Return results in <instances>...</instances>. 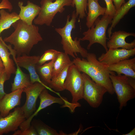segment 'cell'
I'll return each mask as SVG.
<instances>
[{
  "label": "cell",
  "mask_w": 135,
  "mask_h": 135,
  "mask_svg": "<svg viewBox=\"0 0 135 135\" xmlns=\"http://www.w3.org/2000/svg\"><path fill=\"white\" fill-rule=\"evenodd\" d=\"M14 31L3 40L14 46L17 56L24 54L29 55L34 46L42 41L43 38L39 32L38 26L27 24L20 19L12 25Z\"/></svg>",
  "instance_id": "6da1fadb"
},
{
  "label": "cell",
  "mask_w": 135,
  "mask_h": 135,
  "mask_svg": "<svg viewBox=\"0 0 135 135\" xmlns=\"http://www.w3.org/2000/svg\"><path fill=\"white\" fill-rule=\"evenodd\" d=\"M81 59L78 57L72 61L81 72L89 76L96 83L105 87L107 92L111 95L114 93L110 74L112 71L108 66L100 62L94 53H88L86 58Z\"/></svg>",
  "instance_id": "7a4b0ae2"
},
{
  "label": "cell",
  "mask_w": 135,
  "mask_h": 135,
  "mask_svg": "<svg viewBox=\"0 0 135 135\" xmlns=\"http://www.w3.org/2000/svg\"><path fill=\"white\" fill-rule=\"evenodd\" d=\"M71 16L70 20V15H68L65 26L62 28H56L55 30L61 37V43L64 52L74 58L77 56V53H79L83 58H86L88 52L80 45V38L78 39L76 37L73 40L71 36L72 30L76 28L77 18L75 10L73 11Z\"/></svg>",
  "instance_id": "3957f363"
},
{
  "label": "cell",
  "mask_w": 135,
  "mask_h": 135,
  "mask_svg": "<svg viewBox=\"0 0 135 135\" xmlns=\"http://www.w3.org/2000/svg\"><path fill=\"white\" fill-rule=\"evenodd\" d=\"M110 77L121 110L126 106L128 101L135 97V78L124 75H116L112 71L110 74Z\"/></svg>",
  "instance_id": "277c9868"
},
{
  "label": "cell",
  "mask_w": 135,
  "mask_h": 135,
  "mask_svg": "<svg viewBox=\"0 0 135 135\" xmlns=\"http://www.w3.org/2000/svg\"><path fill=\"white\" fill-rule=\"evenodd\" d=\"M41 0L40 13L33 21L35 24L50 26L56 14L64 11V6H75L74 0Z\"/></svg>",
  "instance_id": "5b68a950"
},
{
  "label": "cell",
  "mask_w": 135,
  "mask_h": 135,
  "mask_svg": "<svg viewBox=\"0 0 135 135\" xmlns=\"http://www.w3.org/2000/svg\"><path fill=\"white\" fill-rule=\"evenodd\" d=\"M112 18V17L105 14L101 19L98 17L92 26L83 33L84 36L82 38H80V41L89 42L87 47L88 50L90 49L93 44L98 43L103 47L106 52L108 50L106 40L109 39L106 37V32Z\"/></svg>",
  "instance_id": "8992f818"
},
{
  "label": "cell",
  "mask_w": 135,
  "mask_h": 135,
  "mask_svg": "<svg viewBox=\"0 0 135 135\" xmlns=\"http://www.w3.org/2000/svg\"><path fill=\"white\" fill-rule=\"evenodd\" d=\"M82 75L84 84L82 98L92 107L97 108L102 104L104 94L107 92L104 86L93 81L86 74Z\"/></svg>",
  "instance_id": "52a82bcc"
},
{
  "label": "cell",
  "mask_w": 135,
  "mask_h": 135,
  "mask_svg": "<svg viewBox=\"0 0 135 135\" xmlns=\"http://www.w3.org/2000/svg\"><path fill=\"white\" fill-rule=\"evenodd\" d=\"M81 72L74 64L71 65L69 67L64 83L65 90L70 92L72 95V103H77L83 98L84 82Z\"/></svg>",
  "instance_id": "ba28073f"
},
{
  "label": "cell",
  "mask_w": 135,
  "mask_h": 135,
  "mask_svg": "<svg viewBox=\"0 0 135 135\" xmlns=\"http://www.w3.org/2000/svg\"><path fill=\"white\" fill-rule=\"evenodd\" d=\"M46 87L40 83L36 82L30 86L23 88V92L26 95L24 104L21 109L26 119L28 118L36 110V103L37 98Z\"/></svg>",
  "instance_id": "9c48e42d"
},
{
  "label": "cell",
  "mask_w": 135,
  "mask_h": 135,
  "mask_svg": "<svg viewBox=\"0 0 135 135\" xmlns=\"http://www.w3.org/2000/svg\"><path fill=\"white\" fill-rule=\"evenodd\" d=\"M26 120L23 112L18 107L6 116H0V135L16 131Z\"/></svg>",
  "instance_id": "30bf717a"
},
{
  "label": "cell",
  "mask_w": 135,
  "mask_h": 135,
  "mask_svg": "<svg viewBox=\"0 0 135 135\" xmlns=\"http://www.w3.org/2000/svg\"><path fill=\"white\" fill-rule=\"evenodd\" d=\"M135 54V48L130 50L109 48L98 58L100 62L108 66L120 61L129 59Z\"/></svg>",
  "instance_id": "8fae6325"
},
{
  "label": "cell",
  "mask_w": 135,
  "mask_h": 135,
  "mask_svg": "<svg viewBox=\"0 0 135 135\" xmlns=\"http://www.w3.org/2000/svg\"><path fill=\"white\" fill-rule=\"evenodd\" d=\"M23 90V88L19 89L6 94L0 100V116H6L11 110L20 105Z\"/></svg>",
  "instance_id": "7c38bea8"
},
{
  "label": "cell",
  "mask_w": 135,
  "mask_h": 135,
  "mask_svg": "<svg viewBox=\"0 0 135 135\" xmlns=\"http://www.w3.org/2000/svg\"><path fill=\"white\" fill-rule=\"evenodd\" d=\"M132 36H135V34L133 32L119 30L112 33L110 38L106 43L107 46L109 48L116 49L119 48L127 50L135 48V40L131 43L127 42L125 39L127 37Z\"/></svg>",
  "instance_id": "4fadbf2b"
},
{
  "label": "cell",
  "mask_w": 135,
  "mask_h": 135,
  "mask_svg": "<svg viewBox=\"0 0 135 135\" xmlns=\"http://www.w3.org/2000/svg\"><path fill=\"white\" fill-rule=\"evenodd\" d=\"M47 89L45 88L44 90L40 94L39 96L40 99L39 106L36 111L26 120V124H30L34 117L37 115L41 110L52 104L56 103L60 104H64L65 103L68 102L62 97L58 98L51 95L49 93Z\"/></svg>",
  "instance_id": "5bb4252c"
},
{
  "label": "cell",
  "mask_w": 135,
  "mask_h": 135,
  "mask_svg": "<svg viewBox=\"0 0 135 135\" xmlns=\"http://www.w3.org/2000/svg\"><path fill=\"white\" fill-rule=\"evenodd\" d=\"M25 6L22 2L19 1L18 6L20 10L18 16L20 19L29 25L32 24V22L39 14L40 6L28 0Z\"/></svg>",
  "instance_id": "9a60e30c"
},
{
  "label": "cell",
  "mask_w": 135,
  "mask_h": 135,
  "mask_svg": "<svg viewBox=\"0 0 135 135\" xmlns=\"http://www.w3.org/2000/svg\"><path fill=\"white\" fill-rule=\"evenodd\" d=\"M14 61H15L20 67L24 68L27 70L29 74L37 73L36 66L40 56H29L24 54L17 56L14 50L12 47L9 48Z\"/></svg>",
  "instance_id": "2e32d148"
},
{
  "label": "cell",
  "mask_w": 135,
  "mask_h": 135,
  "mask_svg": "<svg viewBox=\"0 0 135 135\" xmlns=\"http://www.w3.org/2000/svg\"><path fill=\"white\" fill-rule=\"evenodd\" d=\"M108 68L110 71L116 72L117 75L124 74L135 78V58L124 60L109 65Z\"/></svg>",
  "instance_id": "e0dca14e"
},
{
  "label": "cell",
  "mask_w": 135,
  "mask_h": 135,
  "mask_svg": "<svg viewBox=\"0 0 135 135\" xmlns=\"http://www.w3.org/2000/svg\"><path fill=\"white\" fill-rule=\"evenodd\" d=\"M87 6L88 12L86 18V24L87 28H90L94 24L99 16L104 14L106 8L100 5L98 0H88Z\"/></svg>",
  "instance_id": "ac0fdd59"
},
{
  "label": "cell",
  "mask_w": 135,
  "mask_h": 135,
  "mask_svg": "<svg viewBox=\"0 0 135 135\" xmlns=\"http://www.w3.org/2000/svg\"><path fill=\"white\" fill-rule=\"evenodd\" d=\"M8 50L5 42L0 36V57L4 66V71L10 78L12 74H15L16 68L13 60L10 58L11 53L8 52Z\"/></svg>",
  "instance_id": "d6986e66"
},
{
  "label": "cell",
  "mask_w": 135,
  "mask_h": 135,
  "mask_svg": "<svg viewBox=\"0 0 135 135\" xmlns=\"http://www.w3.org/2000/svg\"><path fill=\"white\" fill-rule=\"evenodd\" d=\"M17 68L13 83H12L11 90L14 91L18 89L24 88L32 85L30 76L24 73L17 63Z\"/></svg>",
  "instance_id": "ffe728a7"
},
{
  "label": "cell",
  "mask_w": 135,
  "mask_h": 135,
  "mask_svg": "<svg viewBox=\"0 0 135 135\" xmlns=\"http://www.w3.org/2000/svg\"><path fill=\"white\" fill-rule=\"evenodd\" d=\"M135 6V0H128L126 2L123 4L120 8L116 10V13L112 20V24L108 30L110 38L112 33V30L120 20L129 12L130 9Z\"/></svg>",
  "instance_id": "44dd1931"
},
{
  "label": "cell",
  "mask_w": 135,
  "mask_h": 135,
  "mask_svg": "<svg viewBox=\"0 0 135 135\" xmlns=\"http://www.w3.org/2000/svg\"><path fill=\"white\" fill-rule=\"evenodd\" d=\"M0 36L3 31L9 28L13 24L20 19L16 12H13L10 13L4 9L0 10Z\"/></svg>",
  "instance_id": "7402d4cb"
},
{
  "label": "cell",
  "mask_w": 135,
  "mask_h": 135,
  "mask_svg": "<svg viewBox=\"0 0 135 135\" xmlns=\"http://www.w3.org/2000/svg\"><path fill=\"white\" fill-rule=\"evenodd\" d=\"M54 61V60H52L48 63H44L41 66L37 65L36 66L37 72L41 80L48 86L52 78V72Z\"/></svg>",
  "instance_id": "603a6c76"
},
{
  "label": "cell",
  "mask_w": 135,
  "mask_h": 135,
  "mask_svg": "<svg viewBox=\"0 0 135 135\" xmlns=\"http://www.w3.org/2000/svg\"><path fill=\"white\" fill-rule=\"evenodd\" d=\"M73 64L69 55L61 52L54 62L52 72V78L56 76L66 66Z\"/></svg>",
  "instance_id": "cb8c5ba5"
},
{
  "label": "cell",
  "mask_w": 135,
  "mask_h": 135,
  "mask_svg": "<svg viewBox=\"0 0 135 135\" xmlns=\"http://www.w3.org/2000/svg\"><path fill=\"white\" fill-rule=\"evenodd\" d=\"M70 66L65 67L56 76L52 78L48 86L49 88L56 91H61L65 90L64 83Z\"/></svg>",
  "instance_id": "d4e9b609"
},
{
  "label": "cell",
  "mask_w": 135,
  "mask_h": 135,
  "mask_svg": "<svg viewBox=\"0 0 135 135\" xmlns=\"http://www.w3.org/2000/svg\"><path fill=\"white\" fill-rule=\"evenodd\" d=\"M30 124L35 129L38 135H60L54 128L44 124L39 120L34 119L32 120Z\"/></svg>",
  "instance_id": "484cf974"
},
{
  "label": "cell",
  "mask_w": 135,
  "mask_h": 135,
  "mask_svg": "<svg viewBox=\"0 0 135 135\" xmlns=\"http://www.w3.org/2000/svg\"><path fill=\"white\" fill-rule=\"evenodd\" d=\"M76 8L75 14L76 17L81 19L86 16L88 0H74Z\"/></svg>",
  "instance_id": "4316f807"
},
{
  "label": "cell",
  "mask_w": 135,
  "mask_h": 135,
  "mask_svg": "<svg viewBox=\"0 0 135 135\" xmlns=\"http://www.w3.org/2000/svg\"><path fill=\"white\" fill-rule=\"evenodd\" d=\"M60 52L53 49H50L45 51L40 57L37 65L41 66L48 61L55 60Z\"/></svg>",
  "instance_id": "83f0119b"
},
{
  "label": "cell",
  "mask_w": 135,
  "mask_h": 135,
  "mask_svg": "<svg viewBox=\"0 0 135 135\" xmlns=\"http://www.w3.org/2000/svg\"><path fill=\"white\" fill-rule=\"evenodd\" d=\"M106 2V7L104 14L113 18L115 15L116 10L113 3L112 0H104Z\"/></svg>",
  "instance_id": "f1b7e54d"
},
{
  "label": "cell",
  "mask_w": 135,
  "mask_h": 135,
  "mask_svg": "<svg viewBox=\"0 0 135 135\" xmlns=\"http://www.w3.org/2000/svg\"><path fill=\"white\" fill-rule=\"evenodd\" d=\"M13 135H38L35 129L31 125L28 128L22 130H16L14 131Z\"/></svg>",
  "instance_id": "f546056e"
},
{
  "label": "cell",
  "mask_w": 135,
  "mask_h": 135,
  "mask_svg": "<svg viewBox=\"0 0 135 135\" xmlns=\"http://www.w3.org/2000/svg\"><path fill=\"white\" fill-rule=\"evenodd\" d=\"M10 78L6 74L4 70L0 74V100L6 94L4 90V83Z\"/></svg>",
  "instance_id": "4dcf8cb0"
},
{
  "label": "cell",
  "mask_w": 135,
  "mask_h": 135,
  "mask_svg": "<svg viewBox=\"0 0 135 135\" xmlns=\"http://www.w3.org/2000/svg\"><path fill=\"white\" fill-rule=\"evenodd\" d=\"M13 8L12 5L9 0H2L0 3V10L2 9H7L10 12Z\"/></svg>",
  "instance_id": "1f68e13d"
},
{
  "label": "cell",
  "mask_w": 135,
  "mask_h": 135,
  "mask_svg": "<svg viewBox=\"0 0 135 135\" xmlns=\"http://www.w3.org/2000/svg\"><path fill=\"white\" fill-rule=\"evenodd\" d=\"M116 10L118 9L125 2V0H112Z\"/></svg>",
  "instance_id": "d6a6232c"
},
{
  "label": "cell",
  "mask_w": 135,
  "mask_h": 135,
  "mask_svg": "<svg viewBox=\"0 0 135 135\" xmlns=\"http://www.w3.org/2000/svg\"><path fill=\"white\" fill-rule=\"evenodd\" d=\"M123 135H135V128H134L131 131L128 133L122 134Z\"/></svg>",
  "instance_id": "836d02e7"
},
{
  "label": "cell",
  "mask_w": 135,
  "mask_h": 135,
  "mask_svg": "<svg viewBox=\"0 0 135 135\" xmlns=\"http://www.w3.org/2000/svg\"><path fill=\"white\" fill-rule=\"evenodd\" d=\"M0 67H4L1 59L0 57Z\"/></svg>",
  "instance_id": "e575fe53"
},
{
  "label": "cell",
  "mask_w": 135,
  "mask_h": 135,
  "mask_svg": "<svg viewBox=\"0 0 135 135\" xmlns=\"http://www.w3.org/2000/svg\"><path fill=\"white\" fill-rule=\"evenodd\" d=\"M4 67H0V74L4 70Z\"/></svg>",
  "instance_id": "d590c367"
}]
</instances>
